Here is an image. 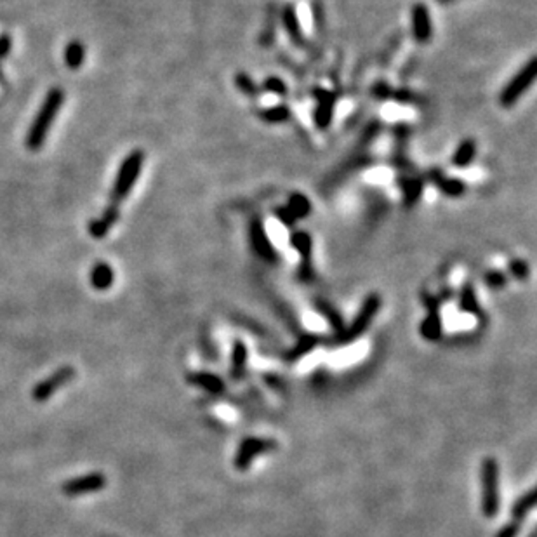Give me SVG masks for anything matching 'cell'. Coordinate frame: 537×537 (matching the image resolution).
Here are the masks:
<instances>
[{"label":"cell","mask_w":537,"mask_h":537,"mask_svg":"<svg viewBox=\"0 0 537 537\" xmlns=\"http://www.w3.org/2000/svg\"><path fill=\"white\" fill-rule=\"evenodd\" d=\"M65 101V94L61 89H51L45 96L44 104L41 106L38 113L35 115L34 122H32L28 136H26V146L30 150H38L44 145L45 137H47L49 129H51L52 122H54L58 111H60L61 104Z\"/></svg>","instance_id":"cell-1"},{"label":"cell","mask_w":537,"mask_h":537,"mask_svg":"<svg viewBox=\"0 0 537 537\" xmlns=\"http://www.w3.org/2000/svg\"><path fill=\"white\" fill-rule=\"evenodd\" d=\"M379 308H381V297H379V294H371V296H367L365 301H363L362 308H360L358 315L355 317V320H353L348 327H345L339 334H334L330 345L346 346L350 345V343L360 339V337L363 336V332L371 327L372 320H374L376 315H378Z\"/></svg>","instance_id":"cell-2"},{"label":"cell","mask_w":537,"mask_h":537,"mask_svg":"<svg viewBox=\"0 0 537 537\" xmlns=\"http://www.w3.org/2000/svg\"><path fill=\"white\" fill-rule=\"evenodd\" d=\"M143 163H145V153L141 152V150H134L133 153H129V155L126 157V160L122 162V165H120L119 172H117L115 176V183L111 186V204L119 205L120 202L126 201L127 196H129L130 190H133L137 178H139Z\"/></svg>","instance_id":"cell-3"},{"label":"cell","mask_w":537,"mask_h":537,"mask_svg":"<svg viewBox=\"0 0 537 537\" xmlns=\"http://www.w3.org/2000/svg\"><path fill=\"white\" fill-rule=\"evenodd\" d=\"M482 513L487 518H496L501 507L499 464L494 457L483 459L482 466Z\"/></svg>","instance_id":"cell-4"},{"label":"cell","mask_w":537,"mask_h":537,"mask_svg":"<svg viewBox=\"0 0 537 537\" xmlns=\"http://www.w3.org/2000/svg\"><path fill=\"white\" fill-rule=\"evenodd\" d=\"M536 71H537L536 58H532V60H530L529 63H527L525 67H523L522 70H520L518 73H516L515 77L512 78V82H510V84L504 87L503 93H501V98H499L501 104L506 108L513 106V104H515L516 101L522 98V94L525 93V91L534 84Z\"/></svg>","instance_id":"cell-5"},{"label":"cell","mask_w":537,"mask_h":537,"mask_svg":"<svg viewBox=\"0 0 537 537\" xmlns=\"http://www.w3.org/2000/svg\"><path fill=\"white\" fill-rule=\"evenodd\" d=\"M275 448H277V442L270 440V438H260V437L244 438V440L240 442V445H238L237 454H235V468L245 471L258 456L275 450Z\"/></svg>","instance_id":"cell-6"},{"label":"cell","mask_w":537,"mask_h":537,"mask_svg":"<svg viewBox=\"0 0 537 537\" xmlns=\"http://www.w3.org/2000/svg\"><path fill=\"white\" fill-rule=\"evenodd\" d=\"M75 378V369L73 367H61L60 371H56L54 374L49 376L47 379H44L42 382H38L35 386L34 393H32V397H34L35 402H45L47 398H51L61 386L68 385L71 379Z\"/></svg>","instance_id":"cell-7"},{"label":"cell","mask_w":537,"mask_h":537,"mask_svg":"<svg viewBox=\"0 0 537 537\" xmlns=\"http://www.w3.org/2000/svg\"><path fill=\"white\" fill-rule=\"evenodd\" d=\"M251 245L261 260L270 264L277 263V251H275L273 244H271L270 237L266 233V228H264L263 221L260 218H254L251 221Z\"/></svg>","instance_id":"cell-8"},{"label":"cell","mask_w":537,"mask_h":537,"mask_svg":"<svg viewBox=\"0 0 537 537\" xmlns=\"http://www.w3.org/2000/svg\"><path fill=\"white\" fill-rule=\"evenodd\" d=\"M106 487V477L103 473H89L84 477H77L70 482L63 483V492L67 496H84V494L98 492Z\"/></svg>","instance_id":"cell-9"},{"label":"cell","mask_w":537,"mask_h":537,"mask_svg":"<svg viewBox=\"0 0 537 537\" xmlns=\"http://www.w3.org/2000/svg\"><path fill=\"white\" fill-rule=\"evenodd\" d=\"M313 100L317 101L315 113H313V120H315L319 129H327L332 122L334 117V104H336V96L330 91L317 87L313 89Z\"/></svg>","instance_id":"cell-10"},{"label":"cell","mask_w":537,"mask_h":537,"mask_svg":"<svg viewBox=\"0 0 537 537\" xmlns=\"http://www.w3.org/2000/svg\"><path fill=\"white\" fill-rule=\"evenodd\" d=\"M412 34H414L415 41L421 44L430 42L431 35H433L430 9L424 4H415L412 8Z\"/></svg>","instance_id":"cell-11"},{"label":"cell","mask_w":537,"mask_h":537,"mask_svg":"<svg viewBox=\"0 0 537 537\" xmlns=\"http://www.w3.org/2000/svg\"><path fill=\"white\" fill-rule=\"evenodd\" d=\"M120 218V211H119V205H113L110 204L106 209H104L103 214L100 216V218L93 219V221L89 222V235L94 238H104L108 235V231L115 226V222L119 221Z\"/></svg>","instance_id":"cell-12"},{"label":"cell","mask_w":537,"mask_h":537,"mask_svg":"<svg viewBox=\"0 0 537 537\" xmlns=\"http://www.w3.org/2000/svg\"><path fill=\"white\" fill-rule=\"evenodd\" d=\"M428 181L433 183L438 190L444 192V195L450 196V198H457V196H463L466 192V185L463 181H459L457 178H448L444 172L438 171V169H431L428 172Z\"/></svg>","instance_id":"cell-13"},{"label":"cell","mask_w":537,"mask_h":537,"mask_svg":"<svg viewBox=\"0 0 537 537\" xmlns=\"http://www.w3.org/2000/svg\"><path fill=\"white\" fill-rule=\"evenodd\" d=\"M186 381L190 385H195L198 388L205 389V391L212 393V395H222L226 389L225 381L212 374V372H192V374L186 376Z\"/></svg>","instance_id":"cell-14"},{"label":"cell","mask_w":537,"mask_h":537,"mask_svg":"<svg viewBox=\"0 0 537 537\" xmlns=\"http://www.w3.org/2000/svg\"><path fill=\"white\" fill-rule=\"evenodd\" d=\"M247 356L249 350L245 346V343H242L240 339L233 343V348H231V362H230V376L233 381H240L245 374V369H247Z\"/></svg>","instance_id":"cell-15"},{"label":"cell","mask_w":537,"mask_h":537,"mask_svg":"<svg viewBox=\"0 0 537 537\" xmlns=\"http://www.w3.org/2000/svg\"><path fill=\"white\" fill-rule=\"evenodd\" d=\"M113 280H115V273L111 270V266L108 263H98L96 266L91 270V286L98 290H106L113 286Z\"/></svg>","instance_id":"cell-16"},{"label":"cell","mask_w":537,"mask_h":537,"mask_svg":"<svg viewBox=\"0 0 537 537\" xmlns=\"http://www.w3.org/2000/svg\"><path fill=\"white\" fill-rule=\"evenodd\" d=\"M319 337L313 336V334H303V336L297 339L296 345L293 346V350L286 355V362L294 363L297 362V360H301L304 355H308V353L313 352V350L319 346Z\"/></svg>","instance_id":"cell-17"},{"label":"cell","mask_w":537,"mask_h":537,"mask_svg":"<svg viewBox=\"0 0 537 537\" xmlns=\"http://www.w3.org/2000/svg\"><path fill=\"white\" fill-rule=\"evenodd\" d=\"M419 330H421V336L426 341H438L442 337L440 310H428V317L422 320Z\"/></svg>","instance_id":"cell-18"},{"label":"cell","mask_w":537,"mask_h":537,"mask_svg":"<svg viewBox=\"0 0 537 537\" xmlns=\"http://www.w3.org/2000/svg\"><path fill=\"white\" fill-rule=\"evenodd\" d=\"M313 306L319 310V313H322L323 319L329 322V325L332 327L334 332L339 334L343 329H345V320H343L341 313L337 312L332 304H329L327 301H322V299H315L313 301Z\"/></svg>","instance_id":"cell-19"},{"label":"cell","mask_w":537,"mask_h":537,"mask_svg":"<svg viewBox=\"0 0 537 537\" xmlns=\"http://www.w3.org/2000/svg\"><path fill=\"white\" fill-rule=\"evenodd\" d=\"M282 21H284V28H286V32L289 34V37L293 38V41L296 42L297 45L303 44V41H304L303 32H301L299 19H297L296 9H294L293 5H287V8L284 9V12H282Z\"/></svg>","instance_id":"cell-20"},{"label":"cell","mask_w":537,"mask_h":537,"mask_svg":"<svg viewBox=\"0 0 537 537\" xmlns=\"http://www.w3.org/2000/svg\"><path fill=\"white\" fill-rule=\"evenodd\" d=\"M290 245L297 251V254L301 256L303 261H312V252H313V238L308 231H294L290 235Z\"/></svg>","instance_id":"cell-21"},{"label":"cell","mask_w":537,"mask_h":537,"mask_svg":"<svg viewBox=\"0 0 537 537\" xmlns=\"http://www.w3.org/2000/svg\"><path fill=\"white\" fill-rule=\"evenodd\" d=\"M477 155V145H475L473 139H464L459 146L456 148L454 155H452V163L459 169L468 167L475 160Z\"/></svg>","instance_id":"cell-22"},{"label":"cell","mask_w":537,"mask_h":537,"mask_svg":"<svg viewBox=\"0 0 537 537\" xmlns=\"http://www.w3.org/2000/svg\"><path fill=\"white\" fill-rule=\"evenodd\" d=\"M286 207L289 209V212L297 221V219H304L306 216H310V212H312V202H310V198H308L306 195H303V193H293V195L289 196V202H287Z\"/></svg>","instance_id":"cell-23"},{"label":"cell","mask_w":537,"mask_h":537,"mask_svg":"<svg viewBox=\"0 0 537 537\" xmlns=\"http://www.w3.org/2000/svg\"><path fill=\"white\" fill-rule=\"evenodd\" d=\"M534 506H536V490L532 489L513 504V510H512L513 520L518 523L522 522V520H525L527 516H529V513L534 510Z\"/></svg>","instance_id":"cell-24"},{"label":"cell","mask_w":537,"mask_h":537,"mask_svg":"<svg viewBox=\"0 0 537 537\" xmlns=\"http://www.w3.org/2000/svg\"><path fill=\"white\" fill-rule=\"evenodd\" d=\"M402 192H404V202L407 207H412L422 195V181L415 178H402Z\"/></svg>","instance_id":"cell-25"},{"label":"cell","mask_w":537,"mask_h":537,"mask_svg":"<svg viewBox=\"0 0 537 537\" xmlns=\"http://www.w3.org/2000/svg\"><path fill=\"white\" fill-rule=\"evenodd\" d=\"M84 60H86V49H84V45H82L80 42H70V44L67 45V49H65V61H67L68 68L77 70V68L82 67Z\"/></svg>","instance_id":"cell-26"},{"label":"cell","mask_w":537,"mask_h":537,"mask_svg":"<svg viewBox=\"0 0 537 537\" xmlns=\"http://www.w3.org/2000/svg\"><path fill=\"white\" fill-rule=\"evenodd\" d=\"M459 310L463 313H471V315H477V313H480V306H478L477 294H475V289L471 284H466V286L463 287V290H461Z\"/></svg>","instance_id":"cell-27"},{"label":"cell","mask_w":537,"mask_h":537,"mask_svg":"<svg viewBox=\"0 0 537 537\" xmlns=\"http://www.w3.org/2000/svg\"><path fill=\"white\" fill-rule=\"evenodd\" d=\"M261 119L270 124H280L290 119V108L286 104H277L261 111Z\"/></svg>","instance_id":"cell-28"},{"label":"cell","mask_w":537,"mask_h":537,"mask_svg":"<svg viewBox=\"0 0 537 537\" xmlns=\"http://www.w3.org/2000/svg\"><path fill=\"white\" fill-rule=\"evenodd\" d=\"M263 89L268 91V93L278 94V96H282V94L287 93L286 82L278 77H268L266 80L263 82Z\"/></svg>","instance_id":"cell-29"},{"label":"cell","mask_w":537,"mask_h":537,"mask_svg":"<svg viewBox=\"0 0 537 537\" xmlns=\"http://www.w3.org/2000/svg\"><path fill=\"white\" fill-rule=\"evenodd\" d=\"M485 284L492 289H501L506 286V275L499 270H490L485 273Z\"/></svg>","instance_id":"cell-30"},{"label":"cell","mask_w":537,"mask_h":537,"mask_svg":"<svg viewBox=\"0 0 537 537\" xmlns=\"http://www.w3.org/2000/svg\"><path fill=\"white\" fill-rule=\"evenodd\" d=\"M235 82H237V87L242 91V93L249 94V96H251V94H256L258 87H256V84L251 80V77H249V75H245V73L237 75Z\"/></svg>","instance_id":"cell-31"},{"label":"cell","mask_w":537,"mask_h":537,"mask_svg":"<svg viewBox=\"0 0 537 537\" xmlns=\"http://www.w3.org/2000/svg\"><path fill=\"white\" fill-rule=\"evenodd\" d=\"M510 271H512L513 277L518 278V280H525V278L529 277V266H527L525 261L522 260L512 261V264H510Z\"/></svg>","instance_id":"cell-32"},{"label":"cell","mask_w":537,"mask_h":537,"mask_svg":"<svg viewBox=\"0 0 537 537\" xmlns=\"http://www.w3.org/2000/svg\"><path fill=\"white\" fill-rule=\"evenodd\" d=\"M518 532H520V523L513 520L512 523H506V525H504L494 537H516L518 536Z\"/></svg>","instance_id":"cell-33"},{"label":"cell","mask_w":537,"mask_h":537,"mask_svg":"<svg viewBox=\"0 0 537 537\" xmlns=\"http://www.w3.org/2000/svg\"><path fill=\"white\" fill-rule=\"evenodd\" d=\"M275 214H277V218L280 219L282 225H286V226H294V222H296V218H294L293 214L289 212V209L284 205V207H278L277 211H275Z\"/></svg>","instance_id":"cell-34"},{"label":"cell","mask_w":537,"mask_h":537,"mask_svg":"<svg viewBox=\"0 0 537 537\" xmlns=\"http://www.w3.org/2000/svg\"><path fill=\"white\" fill-rule=\"evenodd\" d=\"M12 49V37L11 35H0V60L8 58V54Z\"/></svg>","instance_id":"cell-35"},{"label":"cell","mask_w":537,"mask_h":537,"mask_svg":"<svg viewBox=\"0 0 537 537\" xmlns=\"http://www.w3.org/2000/svg\"><path fill=\"white\" fill-rule=\"evenodd\" d=\"M372 93H374V96L378 98V100H389V98L393 96V91L389 89L388 86H386L385 82H381V84H376L374 89H372Z\"/></svg>","instance_id":"cell-36"},{"label":"cell","mask_w":537,"mask_h":537,"mask_svg":"<svg viewBox=\"0 0 537 537\" xmlns=\"http://www.w3.org/2000/svg\"><path fill=\"white\" fill-rule=\"evenodd\" d=\"M438 2H442V4H447V2H452V0H438Z\"/></svg>","instance_id":"cell-37"},{"label":"cell","mask_w":537,"mask_h":537,"mask_svg":"<svg viewBox=\"0 0 537 537\" xmlns=\"http://www.w3.org/2000/svg\"><path fill=\"white\" fill-rule=\"evenodd\" d=\"M530 537H536V532H532V534H530Z\"/></svg>","instance_id":"cell-38"}]
</instances>
